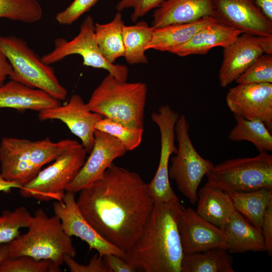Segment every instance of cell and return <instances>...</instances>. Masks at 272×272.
<instances>
[{
	"label": "cell",
	"instance_id": "2",
	"mask_svg": "<svg viewBox=\"0 0 272 272\" xmlns=\"http://www.w3.org/2000/svg\"><path fill=\"white\" fill-rule=\"evenodd\" d=\"M179 200L154 203L143 230L122 257L139 271L181 272L183 252L178 221Z\"/></svg>",
	"mask_w": 272,
	"mask_h": 272
},
{
	"label": "cell",
	"instance_id": "1",
	"mask_svg": "<svg viewBox=\"0 0 272 272\" xmlns=\"http://www.w3.org/2000/svg\"><path fill=\"white\" fill-rule=\"evenodd\" d=\"M79 192L76 202L85 218L124 252L140 235L154 206L141 176L114 163Z\"/></svg>",
	"mask_w": 272,
	"mask_h": 272
},
{
	"label": "cell",
	"instance_id": "25",
	"mask_svg": "<svg viewBox=\"0 0 272 272\" xmlns=\"http://www.w3.org/2000/svg\"><path fill=\"white\" fill-rule=\"evenodd\" d=\"M227 193L235 211L261 231L265 212L272 201V189L263 188L250 191Z\"/></svg>",
	"mask_w": 272,
	"mask_h": 272
},
{
	"label": "cell",
	"instance_id": "26",
	"mask_svg": "<svg viewBox=\"0 0 272 272\" xmlns=\"http://www.w3.org/2000/svg\"><path fill=\"white\" fill-rule=\"evenodd\" d=\"M233 259L228 251L214 248L183 255L181 272H234Z\"/></svg>",
	"mask_w": 272,
	"mask_h": 272
},
{
	"label": "cell",
	"instance_id": "12",
	"mask_svg": "<svg viewBox=\"0 0 272 272\" xmlns=\"http://www.w3.org/2000/svg\"><path fill=\"white\" fill-rule=\"evenodd\" d=\"M272 54V37L241 33L223 47V59L219 73L220 86L235 81L261 55Z\"/></svg>",
	"mask_w": 272,
	"mask_h": 272
},
{
	"label": "cell",
	"instance_id": "38",
	"mask_svg": "<svg viewBox=\"0 0 272 272\" xmlns=\"http://www.w3.org/2000/svg\"><path fill=\"white\" fill-rule=\"evenodd\" d=\"M266 251L272 254V201L268 204L264 214L261 228Z\"/></svg>",
	"mask_w": 272,
	"mask_h": 272
},
{
	"label": "cell",
	"instance_id": "23",
	"mask_svg": "<svg viewBox=\"0 0 272 272\" xmlns=\"http://www.w3.org/2000/svg\"><path fill=\"white\" fill-rule=\"evenodd\" d=\"M197 213L223 229L235 211L228 193L207 181L197 191Z\"/></svg>",
	"mask_w": 272,
	"mask_h": 272
},
{
	"label": "cell",
	"instance_id": "33",
	"mask_svg": "<svg viewBox=\"0 0 272 272\" xmlns=\"http://www.w3.org/2000/svg\"><path fill=\"white\" fill-rule=\"evenodd\" d=\"M60 266L49 259H37L28 255L8 258L0 265V272H60Z\"/></svg>",
	"mask_w": 272,
	"mask_h": 272
},
{
	"label": "cell",
	"instance_id": "6",
	"mask_svg": "<svg viewBox=\"0 0 272 272\" xmlns=\"http://www.w3.org/2000/svg\"><path fill=\"white\" fill-rule=\"evenodd\" d=\"M0 50L12 67L10 80L42 90L56 99H65L67 91L60 83L52 67L41 58L22 38L0 36Z\"/></svg>",
	"mask_w": 272,
	"mask_h": 272
},
{
	"label": "cell",
	"instance_id": "40",
	"mask_svg": "<svg viewBox=\"0 0 272 272\" xmlns=\"http://www.w3.org/2000/svg\"><path fill=\"white\" fill-rule=\"evenodd\" d=\"M12 71L10 63L0 50V86L4 84L6 78L11 75Z\"/></svg>",
	"mask_w": 272,
	"mask_h": 272
},
{
	"label": "cell",
	"instance_id": "31",
	"mask_svg": "<svg viewBox=\"0 0 272 272\" xmlns=\"http://www.w3.org/2000/svg\"><path fill=\"white\" fill-rule=\"evenodd\" d=\"M32 217L23 206L3 211L0 215V244L9 243L16 239L21 234V228L28 227Z\"/></svg>",
	"mask_w": 272,
	"mask_h": 272
},
{
	"label": "cell",
	"instance_id": "42",
	"mask_svg": "<svg viewBox=\"0 0 272 272\" xmlns=\"http://www.w3.org/2000/svg\"><path fill=\"white\" fill-rule=\"evenodd\" d=\"M22 186L16 183L6 179L0 172V192H9L13 188L19 189Z\"/></svg>",
	"mask_w": 272,
	"mask_h": 272
},
{
	"label": "cell",
	"instance_id": "3",
	"mask_svg": "<svg viewBox=\"0 0 272 272\" xmlns=\"http://www.w3.org/2000/svg\"><path fill=\"white\" fill-rule=\"evenodd\" d=\"M81 145L69 139L54 142L48 138L37 141L3 138L0 143L1 173L7 180L22 186L32 180L44 165Z\"/></svg>",
	"mask_w": 272,
	"mask_h": 272
},
{
	"label": "cell",
	"instance_id": "16",
	"mask_svg": "<svg viewBox=\"0 0 272 272\" xmlns=\"http://www.w3.org/2000/svg\"><path fill=\"white\" fill-rule=\"evenodd\" d=\"M38 118L41 121L58 120L63 122L80 139L89 154L94 144L95 125L103 117L89 110L81 96L74 94L66 104L39 112Z\"/></svg>",
	"mask_w": 272,
	"mask_h": 272
},
{
	"label": "cell",
	"instance_id": "35",
	"mask_svg": "<svg viewBox=\"0 0 272 272\" xmlns=\"http://www.w3.org/2000/svg\"><path fill=\"white\" fill-rule=\"evenodd\" d=\"M98 1L74 0L65 10L56 14L55 20L60 25H71L88 11Z\"/></svg>",
	"mask_w": 272,
	"mask_h": 272
},
{
	"label": "cell",
	"instance_id": "19",
	"mask_svg": "<svg viewBox=\"0 0 272 272\" xmlns=\"http://www.w3.org/2000/svg\"><path fill=\"white\" fill-rule=\"evenodd\" d=\"M241 33L216 20L200 29L186 42L168 52L181 57L206 54L214 47L229 45Z\"/></svg>",
	"mask_w": 272,
	"mask_h": 272
},
{
	"label": "cell",
	"instance_id": "34",
	"mask_svg": "<svg viewBox=\"0 0 272 272\" xmlns=\"http://www.w3.org/2000/svg\"><path fill=\"white\" fill-rule=\"evenodd\" d=\"M272 54L264 53L235 81L238 84L272 83Z\"/></svg>",
	"mask_w": 272,
	"mask_h": 272
},
{
	"label": "cell",
	"instance_id": "11",
	"mask_svg": "<svg viewBox=\"0 0 272 272\" xmlns=\"http://www.w3.org/2000/svg\"><path fill=\"white\" fill-rule=\"evenodd\" d=\"M179 114L168 105L161 106L157 112L151 114L152 120L158 126L160 133L161 151L156 173L148 184V190L154 203L179 200L173 190L169 177L170 156L176 154L175 125Z\"/></svg>",
	"mask_w": 272,
	"mask_h": 272
},
{
	"label": "cell",
	"instance_id": "29",
	"mask_svg": "<svg viewBox=\"0 0 272 272\" xmlns=\"http://www.w3.org/2000/svg\"><path fill=\"white\" fill-rule=\"evenodd\" d=\"M236 124L228 138L232 141H247L252 143L259 152L272 151V136L265 124L259 120H250L234 115Z\"/></svg>",
	"mask_w": 272,
	"mask_h": 272
},
{
	"label": "cell",
	"instance_id": "18",
	"mask_svg": "<svg viewBox=\"0 0 272 272\" xmlns=\"http://www.w3.org/2000/svg\"><path fill=\"white\" fill-rule=\"evenodd\" d=\"M94 137L90 156L65 191L79 192L97 179L115 159L123 156L127 151L117 139L106 132L96 129Z\"/></svg>",
	"mask_w": 272,
	"mask_h": 272
},
{
	"label": "cell",
	"instance_id": "10",
	"mask_svg": "<svg viewBox=\"0 0 272 272\" xmlns=\"http://www.w3.org/2000/svg\"><path fill=\"white\" fill-rule=\"evenodd\" d=\"M73 54L81 55L84 65L105 70L117 80L127 81L128 75L127 66L110 63L102 54L96 38L95 23L90 16H88L81 24L77 36L71 41L63 38H56L54 49L44 54L41 59L44 63L50 65Z\"/></svg>",
	"mask_w": 272,
	"mask_h": 272
},
{
	"label": "cell",
	"instance_id": "41",
	"mask_svg": "<svg viewBox=\"0 0 272 272\" xmlns=\"http://www.w3.org/2000/svg\"><path fill=\"white\" fill-rule=\"evenodd\" d=\"M264 14L272 20V0H255Z\"/></svg>",
	"mask_w": 272,
	"mask_h": 272
},
{
	"label": "cell",
	"instance_id": "43",
	"mask_svg": "<svg viewBox=\"0 0 272 272\" xmlns=\"http://www.w3.org/2000/svg\"><path fill=\"white\" fill-rule=\"evenodd\" d=\"M9 257V243L0 244V265Z\"/></svg>",
	"mask_w": 272,
	"mask_h": 272
},
{
	"label": "cell",
	"instance_id": "28",
	"mask_svg": "<svg viewBox=\"0 0 272 272\" xmlns=\"http://www.w3.org/2000/svg\"><path fill=\"white\" fill-rule=\"evenodd\" d=\"M154 27L149 26L145 21L122 28V35L126 61L130 64L147 63L145 54L146 47L150 42Z\"/></svg>",
	"mask_w": 272,
	"mask_h": 272
},
{
	"label": "cell",
	"instance_id": "15",
	"mask_svg": "<svg viewBox=\"0 0 272 272\" xmlns=\"http://www.w3.org/2000/svg\"><path fill=\"white\" fill-rule=\"evenodd\" d=\"M226 101L234 115L272 129V83L238 84L229 90Z\"/></svg>",
	"mask_w": 272,
	"mask_h": 272
},
{
	"label": "cell",
	"instance_id": "5",
	"mask_svg": "<svg viewBox=\"0 0 272 272\" xmlns=\"http://www.w3.org/2000/svg\"><path fill=\"white\" fill-rule=\"evenodd\" d=\"M27 228L9 243L10 258L28 255L60 266L65 255L74 258L77 255L72 237L63 231L56 215L49 217L43 209H37Z\"/></svg>",
	"mask_w": 272,
	"mask_h": 272
},
{
	"label": "cell",
	"instance_id": "22",
	"mask_svg": "<svg viewBox=\"0 0 272 272\" xmlns=\"http://www.w3.org/2000/svg\"><path fill=\"white\" fill-rule=\"evenodd\" d=\"M223 230L227 237V250L230 253L266 251L262 231L236 211Z\"/></svg>",
	"mask_w": 272,
	"mask_h": 272
},
{
	"label": "cell",
	"instance_id": "32",
	"mask_svg": "<svg viewBox=\"0 0 272 272\" xmlns=\"http://www.w3.org/2000/svg\"><path fill=\"white\" fill-rule=\"evenodd\" d=\"M95 129L106 132L117 139L127 150L132 151L141 144L144 129H132L103 117L96 123Z\"/></svg>",
	"mask_w": 272,
	"mask_h": 272
},
{
	"label": "cell",
	"instance_id": "9",
	"mask_svg": "<svg viewBox=\"0 0 272 272\" xmlns=\"http://www.w3.org/2000/svg\"><path fill=\"white\" fill-rule=\"evenodd\" d=\"M87 153L82 145L66 151L22 185L19 189L20 194L39 201H62L66 187L82 167Z\"/></svg>",
	"mask_w": 272,
	"mask_h": 272
},
{
	"label": "cell",
	"instance_id": "39",
	"mask_svg": "<svg viewBox=\"0 0 272 272\" xmlns=\"http://www.w3.org/2000/svg\"><path fill=\"white\" fill-rule=\"evenodd\" d=\"M109 272H135L137 269L122 257L112 254L103 256Z\"/></svg>",
	"mask_w": 272,
	"mask_h": 272
},
{
	"label": "cell",
	"instance_id": "17",
	"mask_svg": "<svg viewBox=\"0 0 272 272\" xmlns=\"http://www.w3.org/2000/svg\"><path fill=\"white\" fill-rule=\"evenodd\" d=\"M178 228L184 254L218 247L227 249L223 230L204 219L191 208L183 209Z\"/></svg>",
	"mask_w": 272,
	"mask_h": 272
},
{
	"label": "cell",
	"instance_id": "20",
	"mask_svg": "<svg viewBox=\"0 0 272 272\" xmlns=\"http://www.w3.org/2000/svg\"><path fill=\"white\" fill-rule=\"evenodd\" d=\"M60 105L47 93L11 80L0 86V109L31 110L38 112Z\"/></svg>",
	"mask_w": 272,
	"mask_h": 272
},
{
	"label": "cell",
	"instance_id": "27",
	"mask_svg": "<svg viewBox=\"0 0 272 272\" xmlns=\"http://www.w3.org/2000/svg\"><path fill=\"white\" fill-rule=\"evenodd\" d=\"M124 25L120 12L106 24L95 23V33L99 48L104 57L110 63L124 55L122 35Z\"/></svg>",
	"mask_w": 272,
	"mask_h": 272
},
{
	"label": "cell",
	"instance_id": "13",
	"mask_svg": "<svg viewBox=\"0 0 272 272\" xmlns=\"http://www.w3.org/2000/svg\"><path fill=\"white\" fill-rule=\"evenodd\" d=\"M211 6L218 21L242 33L272 37V20L255 0H211Z\"/></svg>",
	"mask_w": 272,
	"mask_h": 272
},
{
	"label": "cell",
	"instance_id": "30",
	"mask_svg": "<svg viewBox=\"0 0 272 272\" xmlns=\"http://www.w3.org/2000/svg\"><path fill=\"white\" fill-rule=\"evenodd\" d=\"M43 16L37 0H0V18L25 23H34Z\"/></svg>",
	"mask_w": 272,
	"mask_h": 272
},
{
	"label": "cell",
	"instance_id": "24",
	"mask_svg": "<svg viewBox=\"0 0 272 272\" xmlns=\"http://www.w3.org/2000/svg\"><path fill=\"white\" fill-rule=\"evenodd\" d=\"M216 20L214 17L209 16L190 22L154 28L152 39L147 46L146 50L153 49L168 51L170 49L186 42L200 29Z\"/></svg>",
	"mask_w": 272,
	"mask_h": 272
},
{
	"label": "cell",
	"instance_id": "14",
	"mask_svg": "<svg viewBox=\"0 0 272 272\" xmlns=\"http://www.w3.org/2000/svg\"><path fill=\"white\" fill-rule=\"evenodd\" d=\"M53 209L65 233L85 242L90 250L94 249L103 257L110 254L124 256L123 251L106 240L85 218L78 207L75 193L66 191L62 201L53 203Z\"/></svg>",
	"mask_w": 272,
	"mask_h": 272
},
{
	"label": "cell",
	"instance_id": "7",
	"mask_svg": "<svg viewBox=\"0 0 272 272\" xmlns=\"http://www.w3.org/2000/svg\"><path fill=\"white\" fill-rule=\"evenodd\" d=\"M206 176L226 192L272 189V156L260 152L253 157L227 160L214 166Z\"/></svg>",
	"mask_w": 272,
	"mask_h": 272
},
{
	"label": "cell",
	"instance_id": "21",
	"mask_svg": "<svg viewBox=\"0 0 272 272\" xmlns=\"http://www.w3.org/2000/svg\"><path fill=\"white\" fill-rule=\"evenodd\" d=\"M212 16L211 0H163L155 9L152 26L190 22Z\"/></svg>",
	"mask_w": 272,
	"mask_h": 272
},
{
	"label": "cell",
	"instance_id": "4",
	"mask_svg": "<svg viewBox=\"0 0 272 272\" xmlns=\"http://www.w3.org/2000/svg\"><path fill=\"white\" fill-rule=\"evenodd\" d=\"M147 87L143 82H121L106 76L92 93L90 111L132 129H144Z\"/></svg>",
	"mask_w": 272,
	"mask_h": 272
},
{
	"label": "cell",
	"instance_id": "36",
	"mask_svg": "<svg viewBox=\"0 0 272 272\" xmlns=\"http://www.w3.org/2000/svg\"><path fill=\"white\" fill-rule=\"evenodd\" d=\"M163 0H120L116 6L118 12L131 8L133 11L130 18L133 22L143 17L152 10L155 9Z\"/></svg>",
	"mask_w": 272,
	"mask_h": 272
},
{
	"label": "cell",
	"instance_id": "37",
	"mask_svg": "<svg viewBox=\"0 0 272 272\" xmlns=\"http://www.w3.org/2000/svg\"><path fill=\"white\" fill-rule=\"evenodd\" d=\"M63 261L71 272H109L104 257L98 253L93 255L87 264L79 263L74 257L67 255H64Z\"/></svg>",
	"mask_w": 272,
	"mask_h": 272
},
{
	"label": "cell",
	"instance_id": "8",
	"mask_svg": "<svg viewBox=\"0 0 272 272\" xmlns=\"http://www.w3.org/2000/svg\"><path fill=\"white\" fill-rule=\"evenodd\" d=\"M189 129L186 116L179 115L175 125L177 151L170 159L168 172L169 178L175 181L180 192L191 203L194 204L197 201L198 188L202 179L214 165L196 151Z\"/></svg>",
	"mask_w": 272,
	"mask_h": 272
}]
</instances>
